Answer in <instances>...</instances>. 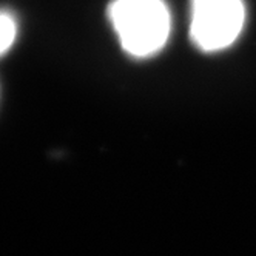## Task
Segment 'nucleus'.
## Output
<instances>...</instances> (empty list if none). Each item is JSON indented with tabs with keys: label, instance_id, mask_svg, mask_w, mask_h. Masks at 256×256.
<instances>
[{
	"label": "nucleus",
	"instance_id": "nucleus-1",
	"mask_svg": "<svg viewBox=\"0 0 256 256\" xmlns=\"http://www.w3.org/2000/svg\"><path fill=\"white\" fill-rule=\"evenodd\" d=\"M108 19L125 52L145 59L166 46L172 17L164 0H113Z\"/></svg>",
	"mask_w": 256,
	"mask_h": 256
},
{
	"label": "nucleus",
	"instance_id": "nucleus-3",
	"mask_svg": "<svg viewBox=\"0 0 256 256\" xmlns=\"http://www.w3.org/2000/svg\"><path fill=\"white\" fill-rule=\"evenodd\" d=\"M17 36V24L8 12H0V56L12 46Z\"/></svg>",
	"mask_w": 256,
	"mask_h": 256
},
{
	"label": "nucleus",
	"instance_id": "nucleus-2",
	"mask_svg": "<svg viewBox=\"0 0 256 256\" xmlns=\"http://www.w3.org/2000/svg\"><path fill=\"white\" fill-rule=\"evenodd\" d=\"M246 24L242 0H192L190 36L202 51L214 52L228 48Z\"/></svg>",
	"mask_w": 256,
	"mask_h": 256
}]
</instances>
